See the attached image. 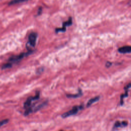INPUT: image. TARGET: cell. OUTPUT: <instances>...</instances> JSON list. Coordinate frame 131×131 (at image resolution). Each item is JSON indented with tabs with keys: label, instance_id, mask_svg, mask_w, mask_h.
<instances>
[{
	"label": "cell",
	"instance_id": "obj_1",
	"mask_svg": "<svg viewBox=\"0 0 131 131\" xmlns=\"http://www.w3.org/2000/svg\"><path fill=\"white\" fill-rule=\"evenodd\" d=\"M32 53V51L29 50L28 52L26 53H22L18 55H15V56H13L9 58V60H8V62H10V63H11L12 64L14 63L17 62L19 61L20 60H21L24 57H25V56H27L31 54Z\"/></svg>",
	"mask_w": 131,
	"mask_h": 131
},
{
	"label": "cell",
	"instance_id": "obj_2",
	"mask_svg": "<svg viewBox=\"0 0 131 131\" xmlns=\"http://www.w3.org/2000/svg\"><path fill=\"white\" fill-rule=\"evenodd\" d=\"M37 37V34L35 32L31 33L28 37V41L26 44V48L30 50L31 48L35 47L36 42V39Z\"/></svg>",
	"mask_w": 131,
	"mask_h": 131
},
{
	"label": "cell",
	"instance_id": "obj_3",
	"mask_svg": "<svg viewBox=\"0 0 131 131\" xmlns=\"http://www.w3.org/2000/svg\"><path fill=\"white\" fill-rule=\"evenodd\" d=\"M83 107L82 106H73V108L69 111L68 112H67L64 113H63L62 115H61V117L63 118H67L68 117H69V116H71L72 115H74L75 114H76L79 110V109H81Z\"/></svg>",
	"mask_w": 131,
	"mask_h": 131
},
{
	"label": "cell",
	"instance_id": "obj_4",
	"mask_svg": "<svg viewBox=\"0 0 131 131\" xmlns=\"http://www.w3.org/2000/svg\"><path fill=\"white\" fill-rule=\"evenodd\" d=\"M39 98V92H37V94L36 93V95L34 97H30L28 98L27 100L25 102L24 104V107L26 109L30 106L31 104V102L32 101L38 99Z\"/></svg>",
	"mask_w": 131,
	"mask_h": 131
},
{
	"label": "cell",
	"instance_id": "obj_5",
	"mask_svg": "<svg viewBox=\"0 0 131 131\" xmlns=\"http://www.w3.org/2000/svg\"><path fill=\"white\" fill-rule=\"evenodd\" d=\"M72 24V18L71 17L69 18V19L67 21H64L62 24V28H56L55 29L56 33H58L59 32H65L66 31V27L68 26H70Z\"/></svg>",
	"mask_w": 131,
	"mask_h": 131
},
{
	"label": "cell",
	"instance_id": "obj_6",
	"mask_svg": "<svg viewBox=\"0 0 131 131\" xmlns=\"http://www.w3.org/2000/svg\"><path fill=\"white\" fill-rule=\"evenodd\" d=\"M118 52L120 53L125 54V53H130L131 52V47L129 46H125L119 48L118 50Z\"/></svg>",
	"mask_w": 131,
	"mask_h": 131
},
{
	"label": "cell",
	"instance_id": "obj_7",
	"mask_svg": "<svg viewBox=\"0 0 131 131\" xmlns=\"http://www.w3.org/2000/svg\"><path fill=\"white\" fill-rule=\"evenodd\" d=\"M130 85H131L130 83H129L126 86L125 88V94H122V95H121V96H120V104L121 105H122L123 104V100L124 98V97H126L128 96V91L129 88H130Z\"/></svg>",
	"mask_w": 131,
	"mask_h": 131
},
{
	"label": "cell",
	"instance_id": "obj_8",
	"mask_svg": "<svg viewBox=\"0 0 131 131\" xmlns=\"http://www.w3.org/2000/svg\"><path fill=\"white\" fill-rule=\"evenodd\" d=\"M127 125V122H126V121L120 122V121H118L115 123V124L114 125V128H118L120 127H125Z\"/></svg>",
	"mask_w": 131,
	"mask_h": 131
},
{
	"label": "cell",
	"instance_id": "obj_9",
	"mask_svg": "<svg viewBox=\"0 0 131 131\" xmlns=\"http://www.w3.org/2000/svg\"><path fill=\"white\" fill-rule=\"evenodd\" d=\"M82 95V91L80 89H79V92L78 93L76 94H67V97L68 98H76L80 97Z\"/></svg>",
	"mask_w": 131,
	"mask_h": 131
},
{
	"label": "cell",
	"instance_id": "obj_10",
	"mask_svg": "<svg viewBox=\"0 0 131 131\" xmlns=\"http://www.w3.org/2000/svg\"><path fill=\"white\" fill-rule=\"evenodd\" d=\"M99 98H100V97H99V96H96V97H94V98H93L90 99V100L88 101V103H87V104H86V106H87V107L90 106L93 103H94L96 102V101H97L98 100H99Z\"/></svg>",
	"mask_w": 131,
	"mask_h": 131
},
{
	"label": "cell",
	"instance_id": "obj_11",
	"mask_svg": "<svg viewBox=\"0 0 131 131\" xmlns=\"http://www.w3.org/2000/svg\"><path fill=\"white\" fill-rule=\"evenodd\" d=\"M47 104V101H45L43 102V103L40 104L39 105H37L34 109V112H36V111H38V110H39L40 108H42L43 107L45 106V105H46V104Z\"/></svg>",
	"mask_w": 131,
	"mask_h": 131
},
{
	"label": "cell",
	"instance_id": "obj_12",
	"mask_svg": "<svg viewBox=\"0 0 131 131\" xmlns=\"http://www.w3.org/2000/svg\"><path fill=\"white\" fill-rule=\"evenodd\" d=\"M28 0H12L10 3H9V5H14V4H19L20 3H23L26 1H27Z\"/></svg>",
	"mask_w": 131,
	"mask_h": 131
},
{
	"label": "cell",
	"instance_id": "obj_13",
	"mask_svg": "<svg viewBox=\"0 0 131 131\" xmlns=\"http://www.w3.org/2000/svg\"><path fill=\"white\" fill-rule=\"evenodd\" d=\"M12 66V64L11 63H10V62H7L4 64H3L2 67V69L3 70H4V69H8V68H11Z\"/></svg>",
	"mask_w": 131,
	"mask_h": 131
},
{
	"label": "cell",
	"instance_id": "obj_14",
	"mask_svg": "<svg viewBox=\"0 0 131 131\" xmlns=\"http://www.w3.org/2000/svg\"><path fill=\"white\" fill-rule=\"evenodd\" d=\"M33 112V110L32 108V107H31L30 106L28 108L26 109V111L24 113V115L25 116H28V115H29L30 113H31Z\"/></svg>",
	"mask_w": 131,
	"mask_h": 131
},
{
	"label": "cell",
	"instance_id": "obj_15",
	"mask_svg": "<svg viewBox=\"0 0 131 131\" xmlns=\"http://www.w3.org/2000/svg\"><path fill=\"white\" fill-rule=\"evenodd\" d=\"M9 119H4V120H3L2 121H0V127H1L2 126L4 125L5 124H7L8 122H9Z\"/></svg>",
	"mask_w": 131,
	"mask_h": 131
},
{
	"label": "cell",
	"instance_id": "obj_16",
	"mask_svg": "<svg viewBox=\"0 0 131 131\" xmlns=\"http://www.w3.org/2000/svg\"><path fill=\"white\" fill-rule=\"evenodd\" d=\"M42 12V8L41 7H39L38 10V12H37V15H40Z\"/></svg>",
	"mask_w": 131,
	"mask_h": 131
},
{
	"label": "cell",
	"instance_id": "obj_17",
	"mask_svg": "<svg viewBox=\"0 0 131 131\" xmlns=\"http://www.w3.org/2000/svg\"><path fill=\"white\" fill-rule=\"evenodd\" d=\"M111 65H112V63H111V62H109V61H107V62L106 63V64H105V66H106V67L107 68H108V67H111Z\"/></svg>",
	"mask_w": 131,
	"mask_h": 131
}]
</instances>
